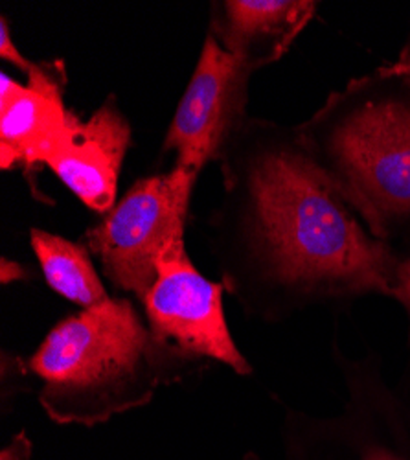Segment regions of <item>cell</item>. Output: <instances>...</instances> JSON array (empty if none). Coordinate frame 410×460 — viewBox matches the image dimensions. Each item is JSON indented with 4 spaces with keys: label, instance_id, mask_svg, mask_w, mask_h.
I'll list each match as a JSON object with an SVG mask.
<instances>
[{
    "label": "cell",
    "instance_id": "15",
    "mask_svg": "<svg viewBox=\"0 0 410 460\" xmlns=\"http://www.w3.org/2000/svg\"><path fill=\"white\" fill-rule=\"evenodd\" d=\"M0 271H3V284H10V282H17V280H24L26 279V270L8 258H3V267H0Z\"/></svg>",
    "mask_w": 410,
    "mask_h": 460
},
{
    "label": "cell",
    "instance_id": "4",
    "mask_svg": "<svg viewBox=\"0 0 410 460\" xmlns=\"http://www.w3.org/2000/svg\"><path fill=\"white\" fill-rule=\"evenodd\" d=\"M346 389L343 409L311 416L287 409L276 455L240 460H410V385L385 377L376 354L352 359L333 342Z\"/></svg>",
    "mask_w": 410,
    "mask_h": 460
},
{
    "label": "cell",
    "instance_id": "7",
    "mask_svg": "<svg viewBox=\"0 0 410 460\" xmlns=\"http://www.w3.org/2000/svg\"><path fill=\"white\" fill-rule=\"evenodd\" d=\"M222 289V282L201 275L188 251L171 252L161 261L159 279L142 300L145 323L173 347L249 376L252 367L229 330Z\"/></svg>",
    "mask_w": 410,
    "mask_h": 460
},
{
    "label": "cell",
    "instance_id": "5",
    "mask_svg": "<svg viewBox=\"0 0 410 460\" xmlns=\"http://www.w3.org/2000/svg\"><path fill=\"white\" fill-rule=\"evenodd\" d=\"M199 173L171 168L138 179L83 236L105 279L140 302L159 279V265L184 251L186 221Z\"/></svg>",
    "mask_w": 410,
    "mask_h": 460
},
{
    "label": "cell",
    "instance_id": "16",
    "mask_svg": "<svg viewBox=\"0 0 410 460\" xmlns=\"http://www.w3.org/2000/svg\"><path fill=\"white\" fill-rule=\"evenodd\" d=\"M392 68H396L397 72H403V74H410V35L399 52L397 61L392 63Z\"/></svg>",
    "mask_w": 410,
    "mask_h": 460
},
{
    "label": "cell",
    "instance_id": "10",
    "mask_svg": "<svg viewBox=\"0 0 410 460\" xmlns=\"http://www.w3.org/2000/svg\"><path fill=\"white\" fill-rule=\"evenodd\" d=\"M315 0H222L212 3L210 35L252 74L280 61L308 24Z\"/></svg>",
    "mask_w": 410,
    "mask_h": 460
},
{
    "label": "cell",
    "instance_id": "6",
    "mask_svg": "<svg viewBox=\"0 0 410 460\" xmlns=\"http://www.w3.org/2000/svg\"><path fill=\"white\" fill-rule=\"evenodd\" d=\"M252 72L208 33L196 70L186 85L164 137V153H173V168L201 173L221 159L247 122Z\"/></svg>",
    "mask_w": 410,
    "mask_h": 460
},
{
    "label": "cell",
    "instance_id": "8",
    "mask_svg": "<svg viewBox=\"0 0 410 460\" xmlns=\"http://www.w3.org/2000/svg\"><path fill=\"white\" fill-rule=\"evenodd\" d=\"M21 84L0 74V168L45 166L52 149L78 120L65 105L68 75L63 61H35Z\"/></svg>",
    "mask_w": 410,
    "mask_h": 460
},
{
    "label": "cell",
    "instance_id": "11",
    "mask_svg": "<svg viewBox=\"0 0 410 460\" xmlns=\"http://www.w3.org/2000/svg\"><path fill=\"white\" fill-rule=\"evenodd\" d=\"M30 243L52 291L83 310L110 298L85 243L70 242L41 228H31Z\"/></svg>",
    "mask_w": 410,
    "mask_h": 460
},
{
    "label": "cell",
    "instance_id": "2",
    "mask_svg": "<svg viewBox=\"0 0 410 460\" xmlns=\"http://www.w3.org/2000/svg\"><path fill=\"white\" fill-rule=\"evenodd\" d=\"M205 367L159 339L129 298L113 296L57 323L28 361L41 379L45 412L57 424L89 428L147 405Z\"/></svg>",
    "mask_w": 410,
    "mask_h": 460
},
{
    "label": "cell",
    "instance_id": "12",
    "mask_svg": "<svg viewBox=\"0 0 410 460\" xmlns=\"http://www.w3.org/2000/svg\"><path fill=\"white\" fill-rule=\"evenodd\" d=\"M390 296L396 298L408 319V349H410V247L397 251Z\"/></svg>",
    "mask_w": 410,
    "mask_h": 460
},
{
    "label": "cell",
    "instance_id": "13",
    "mask_svg": "<svg viewBox=\"0 0 410 460\" xmlns=\"http://www.w3.org/2000/svg\"><path fill=\"white\" fill-rule=\"evenodd\" d=\"M0 58L4 61L12 63L13 66H17L19 70L24 72V75L33 68L35 61L28 59L19 47L15 45L13 37H12V30H10V22L8 19L3 15V21H0Z\"/></svg>",
    "mask_w": 410,
    "mask_h": 460
},
{
    "label": "cell",
    "instance_id": "3",
    "mask_svg": "<svg viewBox=\"0 0 410 460\" xmlns=\"http://www.w3.org/2000/svg\"><path fill=\"white\" fill-rule=\"evenodd\" d=\"M308 157L378 240L410 247V75L383 65L296 126Z\"/></svg>",
    "mask_w": 410,
    "mask_h": 460
},
{
    "label": "cell",
    "instance_id": "17",
    "mask_svg": "<svg viewBox=\"0 0 410 460\" xmlns=\"http://www.w3.org/2000/svg\"><path fill=\"white\" fill-rule=\"evenodd\" d=\"M408 75H410V74H408Z\"/></svg>",
    "mask_w": 410,
    "mask_h": 460
},
{
    "label": "cell",
    "instance_id": "14",
    "mask_svg": "<svg viewBox=\"0 0 410 460\" xmlns=\"http://www.w3.org/2000/svg\"><path fill=\"white\" fill-rule=\"evenodd\" d=\"M31 458V442L24 433H19L0 455V460H30Z\"/></svg>",
    "mask_w": 410,
    "mask_h": 460
},
{
    "label": "cell",
    "instance_id": "1",
    "mask_svg": "<svg viewBox=\"0 0 410 460\" xmlns=\"http://www.w3.org/2000/svg\"><path fill=\"white\" fill-rule=\"evenodd\" d=\"M219 166L210 242L222 286L249 317L280 321L315 304L390 296L397 249L322 177L294 128L249 117Z\"/></svg>",
    "mask_w": 410,
    "mask_h": 460
},
{
    "label": "cell",
    "instance_id": "9",
    "mask_svg": "<svg viewBox=\"0 0 410 460\" xmlns=\"http://www.w3.org/2000/svg\"><path fill=\"white\" fill-rule=\"evenodd\" d=\"M131 146V124L110 94L85 122H74L45 161L85 207L107 214L117 205L118 179Z\"/></svg>",
    "mask_w": 410,
    "mask_h": 460
}]
</instances>
